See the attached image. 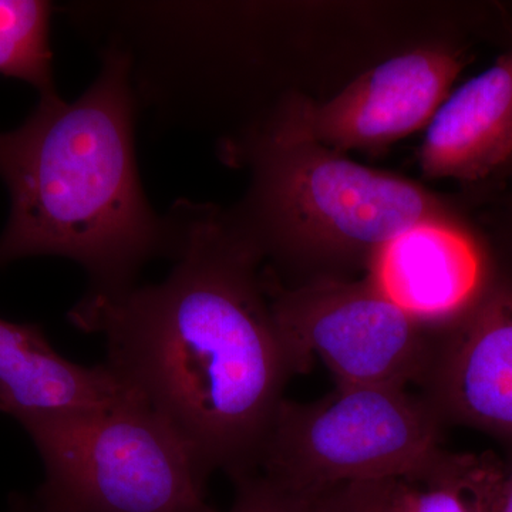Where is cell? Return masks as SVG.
Segmentation results:
<instances>
[{
	"label": "cell",
	"instance_id": "1",
	"mask_svg": "<svg viewBox=\"0 0 512 512\" xmlns=\"http://www.w3.org/2000/svg\"><path fill=\"white\" fill-rule=\"evenodd\" d=\"M174 268L160 284L87 292L70 322L106 342V365L183 441L205 478L258 474L296 375L276 328L264 254L232 214L178 201Z\"/></svg>",
	"mask_w": 512,
	"mask_h": 512
},
{
	"label": "cell",
	"instance_id": "2",
	"mask_svg": "<svg viewBox=\"0 0 512 512\" xmlns=\"http://www.w3.org/2000/svg\"><path fill=\"white\" fill-rule=\"evenodd\" d=\"M134 116L130 60L109 45L79 99L40 94L22 126L0 133V180L10 195L0 268L62 256L86 269L89 292L114 293L136 285L151 258L170 255V225L138 178Z\"/></svg>",
	"mask_w": 512,
	"mask_h": 512
},
{
	"label": "cell",
	"instance_id": "3",
	"mask_svg": "<svg viewBox=\"0 0 512 512\" xmlns=\"http://www.w3.org/2000/svg\"><path fill=\"white\" fill-rule=\"evenodd\" d=\"M242 154L254 170V185L247 215L234 217L264 258L311 271L313 278L318 269L322 278L343 268H367L377 251L407 229L456 218L419 184L322 146L278 110L249 134Z\"/></svg>",
	"mask_w": 512,
	"mask_h": 512
},
{
	"label": "cell",
	"instance_id": "4",
	"mask_svg": "<svg viewBox=\"0 0 512 512\" xmlns=\"http://www.w3.org/2000/svg\"><path fill=\"white\" fill-rule=\"evenodd\" d=\"M45 468L43 512H207V478L136 393L103 409L18 419Z\"/></svg>",
	"mask_w": 512,
	"mask_h": 512
},
{
	"label": "cell",
	"instance_id": "5",
	"mask_svg": "<svg viewBox=\"0 0 512 512\" xmlns=\"http://www.w3.org/2000/svg\"><path fill=\"white\" fill-rule=\"evenodd\" d=\"M446 424L402 387L336 386L311 403L284 400L258 474L302 493L400 476L434 448Z\"/></svg>",
	"mask_w": 512,
	"mask_h": 512
},
{
	"label": "cell",
	"instance_id": "6",
	"mask_svg": "<svg viewBox=\"0 0 512 512\" xmlns=\"http://www.w3.org/2000/svg\"><path fill=\"white\" fill-rule=\"evenodd\" d=\"M264 279L296 375L320 359L338 386L406 389L423 383L437 333L410 318L369 279L322 276L296 285Z\"/></svg>",
	"mask_w": 512,
	"mask_h": 512
},
{
	"label": "cell",
	"instance_id": "7",
	"mask_svg": "<svg viewBox=\"0 0 512 512\" xmlns=\"http://www.w3.org/2000/svg\"><path fill=\"white\" fill-rule=\"evenodd\" d=\"M464 64L456 50L419 47L360 74L325 103L291 97L278 111L330 150H376L427 128Z\"/></svg>",
	"mask_w": 512,
	"mask_h": 512
},
{
	"label": "cell",
	"instance_id": "8",
	"mask_svg": "<svg viewBox=\"0 0 512 512\" xmlns=\"http://www.w3.org/2000/svg\"><path fill=\"white\" fill-rule=\"evenodd\" d=\"M423 397L444 424L512 448V278L497 272L470 312L437 333Z\"/></svg>",
	"mask_w": 512,
	"mask_h": 512
},
{
	"label": "cell",
	"instance_id": "9",
	"mask_svg": "<svg viewBox=\"0 0 512 512\" xmlns=\"http://www.w3.org/2000/svg\"><path fill=\"white\" fill-rule=\"evenodd\" d=\"M366 278L410 318L440 333L476 306L497 275L457 218L421 222L384 245Z\"/></svg>",
	"mask_w": 512,
	"mask_h": 512
},
{
	"label": "cell",
	"instance_id": "10",
	"mask_svg": "<svg viewBox=\"0 0 512 512\" xmlns=\"http://www.w3.org/2000/svg\"><path fill=\"white\" fill-rule=\"evenodd\" d=\"M427 177L484 180L512 163V49L448 94L426 128Z\"/></svg>",
	"mask_w": 512,
	"mask_h": 512
},
{
	"label": "cell",
	"instance_id": "11",
	"mask_svg": "<svg viewBox=\"0 0 512 512\" xmlns=\"http://www.w3.org/2000/svg\"><path fill=\"white\" fill-rule=\"evenodd\" d=\"M130 393L106 363L77 365L56 352L39 325L0 319V412L18 420L33 413L103 409Z\"/></svg>",
	"mask_w": 512,
	"mask_h": 512
},
{
	"label": "cell",
	"instance_id": "12",
	"mask_svg": "<svg viewBox=\"0 0 512 512\" xmlns=\"http://www.w3.org/2000/svg\"><path fill=\"white\" fill-rule=\"evenodd\" d=\"M507 480V461L490 451L437 447L383 481L382 512H500Z\"/></svg>",
	"mask_w": 512,
	"mask_h": 512
},
{
	"label": "cell",
	"instance_id": "13",
	"mask_svg": "<svg viewBox=\"0 0 512 512\" xmlns=\"http://www.w3.org/2000/svg\"><path fill=\"white\" fill-rule=\"evenodd\" d=\"M52 6L40 0H0V74L35 86H53L49 22Z\"/></svg>",
	"mask_w": 512,
	"mask_h": 512
},
{
	"label": "cell",
	"instance_id": "14",
	"mask_svg": "<svg viewBox=\"0 0 512 512\" xmlns=\"http://www.w3.org/2000/svg\"><path fill=\"white\" fill-rule=\"evenodd\" d=\"M237 495L227 512H329L328 493H302L275 484L261 474L235 481ZM207 512H224L210 507Z\"/></svg>",
	"mask_w": 512,
	"mask_h": 512
},
{
	"label": "cell",
	"instance_id": "15",
	"mask_svg": "<svg viewBox=\"0 0 512 512\" xmlns=\"http://www.w3.org/2000/svg\"><path fill=\"white\" fill-rule=\"evenodd\" d=\"M382 484H352L330 497L329 512H382Z\"/></svg>",
	"mask_w": 512,
	"mask_h": 512
},
{
	"label": "cell",
	"instance_id": "16",
	"mask_svg": "<svg viewBox=\"0 0 512 512\" xmlns=\"http://www.w3.org/2000/svg\"><path fill=\"white\" fill-rule=\"evenodd\" d=\"M512 451V448H511ZM508 463V480L507 488H505L503 504H501L500 512H512V453Z\"/></svg>",
	"mask_w": 512,
	"mask_h": 512
},
{
	"label": "cell",
	"instance_id": "17",
	"mask_svg": "<svg viewBox=\"0 0 512 512\" xmlns=\"http://www.w3.org/2000/svg\"><path fill=\"white\" fill-rule=\"evenodd\" d=\"M12 512H43L40 510L39 505L36 507H26V505H18Z\"/></svg>",
	"mask_w": 512,
	"mask_h": 512
}]
</instances>
